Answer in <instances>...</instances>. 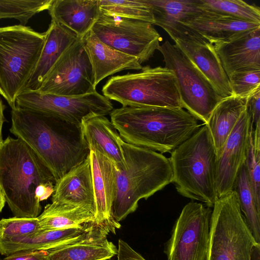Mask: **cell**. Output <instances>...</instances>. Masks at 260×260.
Masks as SVG:
<instances>
[{
    "mask_svg": "<svg viewBox=\"0 0 260 260\" xmlns=\"http://www.w3.org/2000/svg\"><path fill=\"white\" fill-rule=\"evenodd\" d=\"M201 8L233 17L260 24V9L241 0H200Z\"/></svg>",
    "mask_w": 260,
    "mask_h": 260,
    "instance_id": "cell-31",
    "label": "cell"
},
{
    "mask_svg": "<svg viewBox=\"0 0 260 260\" xmlns=\"http://www.w3.org/2000/svg\"><path fill=\"white\" fill-rule=\"evenodd\" d=\"M55 183L49 170L19 138L8 137L0 147V187L17 217L36 218L40 202L52 196Z\"/></svg>",
    "mask_w": 260,
    "mask_h": 260,
    "instance_id": "cell-2",
    "label": "cell"
},
{
    "mask_svg": "<svg viewBox=\"0 0 260 260\" xmlns=\"http://www.w3.org/2000/svg\"><path fill=\"white\" fill-rule=\"evenodd\" d=\"M173 183L183 197L210 208L218 199L216 185L217 155L206 124L171 152Z\"/></svg>",
    "mask_w": 260,
    "mask_h": 260,
    "instance_id": "cell-5",
    "label": "cell"
},
{
    "mask_svg": "<svg viewBox=\"0 0 260 260\" xmlns=\"http://www.w3.org/2000/svg\"><path fill=\"white\" fill-rule=\"evenodd\" d=\"M212 210L190 202L176 221L165 252L167 260H206Z\"/></svg>",
    "mask_w": 260,
    "mask_h": 260,
    "instance_id": "cell-11",
    "label": "cell"
},
{
    "mask_svg": "<svg viewBox=\"0 0 260 260\" xmlns=\"http://www.w3.org/2000/svg\"><path fill=\"white\" fill-rule=\"evenodd\" d=\"M70 228L40 230L25 236L0 238V253L10 254L27 250H47L74 240L83 234L91 223Z\"/></svg>",
    "mask_w": 260,
    "mask_h": 260,
    "instance_id": "cell-25",
    "label": "cell"
},
{
    "mask_svg": "<svg viewBox=\"0 0 260 260\" xmlns=\"http://www.w3.org/2000/svg\"><path fill=\"white\" fill-rule=\"evenodd\" d=\"M122 147L125 167L116 168L112 206L113 218L118 223L137 210L140 200L147 199L173 180L170 160L162 154L124 141Z\"/></svg>",
    "mask_w": 260,
    "mask_h": 260,
    "instance_id": "cell-4",
    "label": "cell"
},
{
    "mask_svg": "<svg viewBox=\"0 0 260 260\" xmlns=\"http://www.w3.org/2000/svg\"><path fill=\"white\" fill-rule=\"evenodd\" d=\"M82 39L92 68L95 86L109 76L126 70H141L143 67L137 58L106 45L91 30Z\"/></svg>",
    "mask_w": 260,
    "mask_h": 260,
    "instance_id": "cell-20",
    "label": "cell"
},
{
    "mask_svg": "<svg viewBox=\"0 0 260 260\" xmlns=\"http://www.w3.org/2000/svg\"><path fill=\"white\" fill-rule=\"evenodd\" d=\"M46 250L18 251L8 255L3 260H46Z\"/></svg>",
    "mask_w": 260,
    "mask_h": 260,
    "instance_id": "cell-38",
    "label": "cell"
},
{
    "mask_svg": "<svg viewBox=\"0 0 260 260\" xmlns=\"http://www.w3.org/2000/svg\"><path fill=\"white\" fill-rule=\"evenodd\" d=\"M83 135L90 150H96L112 161L118 169L125 167L122 144L123 141L111 120L105 116L84 119Z\"/></svg>",
    "mask_w": 260,
    "mask_h": 260,
    "instance_id": "cell-22",
    "label": "cell"
},
{
    "mask_svg": "<svg viewBox=\"0 0 260 260\" xmlns=\"http://www.w3.org/2000/svg\"><path fill=\"white\" fill-rule=\"evenodd\" d=\"M11 121L10 132L34 151L55 182L89 155L81 125L17 106Z\"/></svg>",
    "mask_w": 260,
    "mask_h": 260,
    "instance_id": "cell-1",
    "label": "cell"
},
{
    "mask_svg": "<svg viewBox=\"0 0 260 260\" xmlns=\"http://www.w3.org/2000/svg\"><path fill=\"white\" fill-rule=\"evenodd\" d=\"M6 203V200L3 191L0 187V213L4 208Z\"/></svg>",
    "mask_w": 260,
    "mask_h": 260,
    "instance_id": "cell-41",
    "label": "cell"
},
{
    "mask_svg": "<svg viewBox=\"0 0 260 260\" xmlns=\"http://www.w3.org/2000/svg\"><path fill=\"white\" fill-rule=\"evenodd\" d=\"M46 37L21 24L0 27V87L12 109L38 61Z\"/></svg>",
    "mask_w": 260,
    "mask_h": 260,
    "instance_id": "cell-6",
    "label": "cell"
},
{
    "mask_svg": "<svg viewBox=\"0 0 260 260\" xmlns=\"http://www.w3.org/2000/svg\"><path fill=\"white\" fill-rule=\"evenodd\" d=\"M116 260H146L128 244L119 239L118 243Z\"/></svg>",
    "mask_w": 260,
    "mask_h": 260,
    "instance_id": "cell-37",
    "label": "cell"
},
{
    "mask_svg": "<svg viewBox=\"0 0 260 260\" xmlns=\"http://www.w3.org/2000/svg\"><path fill=\"white\" fill-rule=\"evenodd\" d=\"M247 99L234 95L222 99L211 113L206 124L210 133L217 156L247 107Z\"/></svg>",
    "mask_w": 260,
    "mask_h": 260,
    "instance_id": "cell-27",
    "label": "cell"
},
{
    "mask_svg": "<svg viewBox=\"0 0 260 260\" xmlns=\"http://www.w3.org/2000/svg\"><path fill=\"white\" fill-rule=\"evenodd\" d=\"M63 96H79L96 91L92 68L82 38L64 52L37 90Z\"/></svg>",
    "mask_w": 260,
    "mask_h": 260,
    "instance_id": "cell-13",
    "label": "cell"
},
{
    "mask_svg": "<svg viewBox=\"0 0 260 260\" xmlns=\"http://www.w3.org/2000/svg\"><path fill=\"white\" fill-rule=\"evenodd\" d=\"M0 94L3 96L5 99H6V96H5V93H4V92L3 91V90H2V89L0 87Z\"/></svg>",
    "mask_w": 260,
    "mask_h": 260,
    "instance_id": "cell-42",
    "label": "cell"
},
{
    "mask_svg": "<svg viewBox=\"0 0 260 260\" xmlns=\"http://www.w3.org/2000/svg\"><path fill=\"white\" fill-rule=\"evenodd\" d=\"M102 14L154 23L150 6L142 0H99Z\"/></svg>",
    "mask_w": 260,
    "mask_h": 260,
    "instance_id": "cell-30",
    "label": "cell"
},
{
    "mask_svg": "<svg viewBox=\"0 0 260 260\" xmlns=\"http://www.w3.org/2000/svg\"><path fill=\"white\" fill-rule=\"evenodd\" d=\"M165 67L173 73L182 108L206 124L216 105L223 99L198 67L169 41L160 45Z\"/></svg>",
    "mask_w": 260,
    "mask_h": 260,
    "instance_id": "cell-9",
    "label": "cell"
},
{
    "mask_svg": "<svg viewBox=\"0 0 260 260\" xmlns=\"http://www.w3.org/2000/svg\"><path fill=\"white\" fill-rule=\"evenodd\" d=\"M53 0H0V20L15 19L25 25L37 14L49 9Z\"/></svg>",
    "mask_w": 260,
    "mask_h": 260,
    "instance_id": "cell-32",
    "label": "cell"
},
{
    "mask_svg": "<svg viewBox=\"0 0 260 260\" xmlns=\"http://www.w3.org/2000/svg\"><path fill=\"white\" fill-rule=\"evenodd\" d=\"M110 115L124 142L161 154L172 151L201 127L182 108L122 106Z\"/></svg>",
    "mask_w": 260,
    "mask_h": 260,
    "instance_id": "cell-3",
    "label": "cell"
},
{
    "mask_svg": "<svg viewBox=\"0 0 260 260\" xmlns=\"http://www.w3.org/2000/svg\"><path fill=\"white\" fill-rule=\"evenodd\" d=\"M89 158L94 196V222L107 226L115 234L116 229L121 226L112 216L116 167L96 150H90Z\"/></svg>",
    "mask_w": 260,
    "mask_h": 260,
    "instance_id": "cell-17",
    "label": "cell"
},
{
    "mask_svg": "<svg viewBox=\"0 0 260 260\" xmlns=\"http://www.w3.org/2000/svg\"><path fill=\"white\" fill-rule=\"evenodd\" d=\"M106 226L91 223L73 240L46 250V260H107L117 254V248L107 239Z\"/></svg>",
    "mask_w": 260,
    "mask_h": 260,
    "instance_id": "cell-16",
    "label": "cell"
},
{
    "mask_svg": "<svg viewBox=\"0 0 260 260\" xmlns=\"http://www.w3.org/2000/svg\"><path fill=\"white\" fill-rule=\"evenodd\" d=\"M16 106L51 115L78 125H81L86 118L105 116L114 109L110 101L96 91L73 96L23 91L16 98Z\"/></svg>",
    "mask_w": 260,
    "mask_h": 260,
    "instance_id": "cell-12",
    "label": "cell"
},
{
    "mask_svg": "<svg viewBox=\"0 0 260 260\" xmlns=\"http://www.w3.org/2000/svg\"><path fill=\"white\" fill-rule=\"evenodd\" d=\"M46 32L38 61L23 92L38 90L59 58L78 38L74 32L52 20Z\"/></svg>",
    "mask_w": 260,
    "mask_h": 260,
    "instance_id": "cell-23",
    "label": "cell"
},
{
    "mask_svg": "<svg viewBox=\"0 0 260 260\" xmlns=\"http://www.w3.org/2000/svg\"><path fill=\"white\" fill-rule=\"evenodd\" d=\"M209 236L206 260H251V250L257 243L244 218L234 190L215 202Z\"/></svg>",
    "mask_w": 260,
    "mask_h": 260,
    "instance_id": "cell-8",
    "label": "cell"
},
{
    "mask_svg": "<svg viewBox=\"0 0 260 260\" xmlns=\"http://www.w3.org/2000/svg\"><path fill=\"white\" fill-rule=\"evenodd\" d=\"M48 11L52 20L80 38L91 30L101 13L96 0H53Z\"/></svg>",
    "mask_w": 260,
    "mask_h": 260,
    "instance_id": "cell-24",
    "label": "cell"
},
{
    "mask_svg": "<svg viewBox=\"0 0 260 260\" xmlns=\"http://www.w3.org/2000/svg\"><path fill=\"white\" fill-rule=\"evenodd\" d=\"M213 46L228 77L241 70L260 69V27Z\"/></svg>",
    "mask_w": 260,
    "mask_h": 260,
    "instance_id": "cell-19",
    "label": "cell"
},
{
    "mask_svg": "<svg viewBox=\"0 0 260 260\" xmlns=\"http://www.w3.org/2000/svg\"><path fill=\"white\" fill-rule=\"evenodd\" d=\"M260 244H255L251 250V260H260Z\"/></svg>",
    "mask_w": 260,
    "mask_h": 260,
    "instance_id": "cell-40",
    "label": "cell"
},
{
    "mask_svg": "<svg viewBox=\"0 0 260 260\" xmlns=\"http://www.w3.org/2000/svg\"><path fill=\"white\" fill-rule=\"evenodd\" d=\"M228 78L232 95L247 98L260 89V69L241 70Z\"/></svg>",
    "mask_w": 260,
    "mask_h": 260,
    "instance_id": "cell-33",
    "label": "cell"
},
{
    "mask_svg": "<svg viewBox=\"0 0 260 260\" xmlns=\"http://www.w3.org/2000/svg\"><path fill=\"white\" fill-rule=\"evenodd\" d=\"M0 260H3V259H2V258L1 257V256H0Z\"/></svg>",
    "mask_w": 260,
    "mask_h": 260,
    "instance_id": "cell-43",
    "label": "cell"
},
{
    "mask_svg": "<svg viewBox=\"0 0 260 260\" xmlns=\"http://www.w3.org/2000/svg\"><path fill=\"white\" fill-rule=\"evenodd\" d=\"M142 1L151 8L153 24L164 29L171 38L185 29L182 23L204 11L200 6V0Z\"/></svg>",
    "mask_w": 260,
    "mask_h": 260,
    "instance_id": "cell-26",
    "label": "cell"
},
{
    "mask_svg": "<svg viewBox=\"0 0 260 260\" xmlns=\"http://www.w3.org/2000/svg\"><path fill=\"white\" fill-rule=\"evenodd\" d=\"M247 108L253 128L260 125V89L247 98Z\"/></svg>",
    "mask_w": 260,
    "mask_h": 260,
    "instance_id": "cell-36",
    "label": "cell"
},
{
    "mask_svg": "<svg viewBox=\"0 0 260 260\" xmlns=\"http://www.w3.org/2000/svg\"><path fill=\"white\" fill-rule=\"evenodd\" d=\"M52 202L94 209V196L89 156L55 182Z\"/></svg>",
    "mask_w": 260,
    "mask_h": 260,
    "instance_id": "cell-21",
    "label": "cell"
},
{
    "mask_svg": "<svg viewBox=\"0 0 260 260\" xmlns=\"http://www.w3.org/2000/svg\"><path fill=\"white\" fill-rule=\"evenodd\" d=\"M41 230L36 218L14 217L0 220V238L22 237Z\"/></svg>",
    "mask_w": 260,
    "mask_h": 260,
    "instance_id": "cell-34",
    "label": "cell"
},
{
    "mask_svg": "<svg viewBox=\"0 0 260 260\" xmlns=\"http://www.w3.org/2000/svg\"><path fill=\"white\" fill-rule=\"evenodd\" d=\"M233 190L244 218L256 242L260 244V207L255 202L245 162L236 178Z\"/></svg>",
    "mask_w": 260,
    "mask_h": 260,
    "instance_id": "cell-29",
    "label": "cell"
},
{
    "mask_svg": "<svg viewBox=\"0 0 260 260\" xmlns=\"http://www.w3.org/2000/svg\"><path fill=\"white\" fill-rule=\"evenodd\" d=\"M182 24L212 46L228 42L246 31L260 27L259 23L205 10Z\"/></svg>",
    "mask_w": 260,
    "mask_h": 260,
    "instance_id": "cell-18",
    "label": "cell"
},
{
    "mask_svg": "<svg viewBox=\"0 0 260 260\" xmlns=\"http://www.w3.org/2000/svg\"><path fill=\"white\" fill-rule=\"evenodd\" d=\"M253 131L251 116L246 107L217 156L216 185L218 198L233 190L239 172L246 162L250 137Z\"/></svg>",
    "mask_w": 260,
    "mask_h": 260,
    "instance_id": "cell-14",
    "label": "cell"
},
{
    "mask_svg": "<svg viewBox=\"0 0 260 260\" xmlns=\"http://www.w3.org/2000/svg\"><path fill=\"white\" fill-rule=\"evenodd\" d=\"M5 109V105L3 104L2 100L0 97V147L4 141L2 136V127L4 122L5 121V118L4 114Z\"/></svg>",
    "mask_w": 260,
    "mask_h": 260,
    "instance_id": "cell-39",
    "label": "cell"
},
{
    "mask_svg": "<svg viewBox=\"0 0 260 260\" xmlns=\"http://www.w3.org/2000/svg\"><path fill=\"white\" fill-rule=\"evenodd\" d=\"M91 30L101 42L141 64L153 56L162 40L149 22L102 13Z\"/></svg>",
    "mask_w": 260,
    "mask_h": 260,
    "instance_id": "cell-10",
    "label": "cell"
},
{
    "mask_svg": "<svg viewBox=\"0 0 260 260\" xmlns=\"http://www.w3.org/2000/svg\"><path fill=\"white\" fill-rule=\"evenodd\" d=\"M172 39L222 98L232 95L229 78L212 45L186 26Z\"/></svg>",
    "mask_w": 260,
    "mask_h": 260,
    "instance_id": "cell-15",
    "label": "cell"
},
{
    "mask_svg": "<svg viewBox=\"0 0 260 260\" xmlns=\"http://www.w3.org/2000/svg\"><path fill=\"white\" fill-rule=\"evenodd\" d=\"M37 218L40 229L43 231L76 227L94 222V209L88 206L52 202L46 205Z\"/></svg>",
    "mask_w": 260,
    "mask_h": 260,
    "instance_id": "cell-28",
    "label": "cell"
},
{
    "mask_svg": "<svg viewBox=\"0 0 260 260\" xmlns=\"http://www.w3.org/2000/svg\"><path fill=\"white\" fill-rule=\"evenodd\" d=\"M102 91L123 107L182 108L175 76L165 67L145 66L139 72L113 76Z\"/></svg>",
    "mask_w": 260,
    "mask_h": 260,
    "instance_id": "cell-7",
    "label": "cell"
},
{
    "mask_svg": "<svg viewBox=\"0 0 260 260\" xmlns=\"http://www.w3.org/2000/svg\"><path fill=\"white\" fill-rule=\"evenodd\" d=\"M252 135L253 132L245 163L255 202L260 207V148H254Z\"/></svg>",
    "mask_w": 260,
    "mask_h": 260,
    "instance_id": "cell-35",
    "label": "cell"
}]
</instances>
